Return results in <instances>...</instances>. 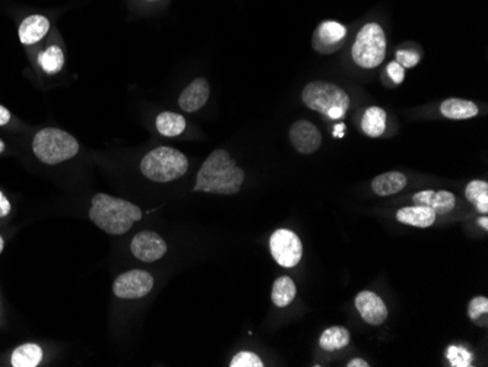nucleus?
I'll list each match as a JSON object with an SVG mask.
<instances>
[{
  "instance_id": "nucleus-36",
  "label": "nucleus",
  "mask_w": 488,
  "mask_h": 367,
  "mask_svg": "<svg viewBox=\"0 0 488 367\" xmlns=\"http://www.w3.org/2000/svg\"><path fill=\"white\" fill-rule=\"evenodd\" d=\"M339 129L343 130V129H344V125H341V126H336V127H335V130H339ZM338 135H339V136H343V132H341V134H338V132H335V136H338Z\"/></svg>"
},
{
  "instance_id": "nucleus-27",
  "label": "nucleus",
  "mask_w": 488,
  "mask_h": 367,
  "mask_svg": "<svg viewBox=\"0 0 488 367\" xmlns=\"http://www.w3.org/2000/svg\"><path fill=\"white\" fill-rule=\"evenodd\" d=\"M231 367H263V361L260 357L251 351H240V353L235 354L231 361Z\"/></svg>"
},
{
  "instance_id": "nucleus-2",
  "label": "nucleus",
  "mask_w": 488,
  "mask_h": 367,
  "mask_svg": "<svg viewBox=\"0 0 488 367\" xmlns=\"http://www.w3.org/2000/svg\"><path fill=\"white\" fill-rule=\"evenodd\" d=\"M141 218V208L126 199L97 194L91 201L90 219L98 228L114 236L127 233Z\"/></svg>"
},
{
  "instance_id": "nucleus-25",
  "label": "nucleus",
  "mask_w": 488,
  "mask_h": 367,
  "mask_svg": "<svg viewBox=\"0 0 488 367\" xmlns=\"http://www.w3.org/2000/svg\"><path fill=\"white\" fill-rule=\"evenodd\" d=\"M38 63L42 68V70L50 73V75L61 72L65 65V56L62 49L57 46H50L49 49L41 52L38 54Z\"/></svg>"
},
{
  "instance_id": "nucleus-26",
  "label": "nucleus",
  "mask_w": 488,
  "mask_h": 367,
  "mask_svg": "<svg viewBox=\"0 0 488 367\" xmlns=\"http://www.w3.org/2000/svg\"><path fill=\"white\" fill-rule=\"evenodd\" d=\"M468 316L477 327L488 325V299L484 296L474 297L468 304Z\"/></svg>"
},
{
  "instance_id": "nucleus-15",
  "label": "nucleus",
  "mask_w": 488,
  "mask_h": 367,
  "mask_svg": "<svg viewBox=\"0 0 488 367\" xmlns=\"http://www.w3.org/2000/svg\"><path fill=\"white\" fill-rule=\"evenodd\" d=\"M50 29V21L42 17V15H31L25 18L19 25V40L25 46H33V44L41 41L47 36Z\"/></svg>"
},
{
  "instance_id": "nucleus-35",
  "label": "nucleus",
  "mask_w": 488,
  "mask_h": 367,
  "mask_svg": "<svg viewBox=\"0 0 488 367\" xmlns=\"http://www.w3.org/2000/svg\"><path fill=\"white\" fill-rule=\"evenodd\" d=\"M3 247H5V240L2 236H0V253L3 252Z\"/></svg>"
},
{
  "instance_id": "nucleus-6",
  "label": "nucleus",
  "mask_w": 488,
  "mask_h": 367,
  "mask_svg": "<svg viewBox=\"0 0 488 367\" xmlns=\"http://www.w3.org/2000/svg\"><path fill=\"white\" fill-rule=\"evenodd\" d=\"M386 47L388 41L383 28L376 22L365 24L359 31L352 46V61L363 69H375L386 57Z\"/></svg>"
},
{
  "instance_id": "nucleus-5",
  "label": "nucleus",
  "mask_w": 488,
  "mask_h": 367,
  "mask_svg": "<svg viewBox=\"0 0 488 367\" xmlns=\"http://www.w3.org/2000/svg\"><path fill=\"white\" fill-rule=\"evenodd\" d=\"M33 151L44 164L56 166L75 157L79 151V143L65 130L46 127L36 134L33 139Z\"/></svg>"
},
{
  "instance_id": "nucleus-1",
  "label": "nucleus",
  "mask_w": 488,
  "mask_h": 367,
  "mask_svg": "<svg viewBox=\"0 0 488 367\" xmlns=\"http://www.w3.org/2000/svg\"><path fill=\"white\" fill-rule=\"evenodd\" d=\"M244 171L231 159L226 150H215L199 169L195 192L235 195L244 182Z\"/></svg>"
},
{
  "instance_id": "nucleus-11",
  "label": "nucleus",
  "mask_w": 488,
  "mask_h": 367,
  "mask_svg": "<svg viewBox=\"0 0 488 367\" xmlns=\"http://www.w3.org/2000/svg\"><path fill=\"white\" fill-rule=\"evenodd\" d=\"M290 141L300 154H315L322 145L320 130L308 120H297L290 129Z\"/></svg>"
},
{
  "instance_id": "nucleus-24",
  "label": "nucleus",
  "mask_w": 488,
  "mask_h": 367,
  "mask_svg": "<svg viewBox=\"0 0 488 367\" xmlns=\"http://www.w3.org/2000/svg\"><path fill=\"white\" fill-rule=\"evenodd\" d=\"M465 198L484 215L488 212V183L485 180H472L465 187Z\"/></svg>"
},
{
  "instance_id": "nucleus-20",
  "label": "nucleus",
  "mask_w": 488,
  "mask_h": 367,
  "mask_svg": "<svg viewBox=\"0 0 488 367\" xmlns=\"http://www.w3.org/2000/svg\"><path fill=\"white\" fill-rule=\"evenodd\" d=\"M42 348L38 344L26 343L19 345L10 356L13 367H37L42 361Z\"/></svg>"
},
{
  "instance_id": "nucleus-9",
  "label": "nucleus",
  "mask_w": 488,
  "mask_h": 367,
  "mask_svg": "<svg viewBox=\"0 0 488 367\" xmlns=\"http://www.w3.org/2000/svg\"><path fill=\"white\" fill-rule=\"evenodd\" d=\"M167 243L155 231H141L130 242V252L142 262H155L167 253Z\"/></svg>"
},
{
  "instance_id": "nucleus-4",
  "label": "nucleus",
  "mask_w": 488,
  "mask_h": 367,
  "mask_svg": "<svg viewBox=\"0 0 488 367\" xmlns=\"http://www.w3.org/2000/svg\"><path fill=\"white\" fill-rule=\"evenodd\" d=\"M187 157L170 146H159L148 153L141 161L142 174L146 179L158 183H168L180 179L187 173Z\"/></svg>"
},
{
  "instance_id": "nucleus-33",
  "label": "nucleus",
  "mask_w": 488,
  "mask_h": 367,
  "mask_svg": "<svg viewBox=\"0 0 488 367\" xmlns=\"http://www.w3.org/2000/svg\"><path fill=\"white\" fill-rule=\"evenodd\" d=\"M348 367H368V363L363 359H352L347 364Z\"/></svg>"
},
{
  "instance_id": "nucleus-29",
  "label": "nucleus",
  "mask_w": 488,
  "mask_h": 367,
  "mask_svg": "<svg viewBox=\"0 0 488 367\" xmlns=\"http://www.w3.org/2000/svg\"><path fill=\"white\" fill-rule=\"evenodd\" d=\"M386 72H388V77L393 81V84L399 85V84L404 82V79H405V68H402L396 61L391 62L388 65Z\"/></svg>"
},
{
  "instance_id": "nucleus-16",
  "label": "nucleus",
  "mask_w": 488,
  "mask_h": 367,
  "mask_svg": "<svg viewBox=\"0 0 488 367\" xmlns=\"http://www.w3.org/2000/svg\"><path fill=\"white\" fill-rule=\"evenodd\" d=\"M436 212L427 207H420V205H414V207H405L396 212V219L399 223L418 227V228H428L436 223Z\"/></svg>"
},
{
  "instance_id": "nucleus-21",
  "label": "nucleus",
  "mask_w": 488,
  "mask_h": 367,
  "mask_svg": "<svg viewBox=\"0 0 488 367\" xmlns=\"http://www.w3.org/2000/svg\"><path fill=\"white\" fill-rule=\"evenodd\" d=\"M351 341L349 331L345 327H331L328 329H324L323 334L320 335L319 345L324 351H338L345 348Z\"/></svg>"
},
{
  "instance_id": "nucleus-13",
  "label": "nucleus",
  "mask_w": 488,
  "mask_h": 367,
  "mask_svg": "<svg viewBox=\"0 0 488 367\" xmlns=\"http://www.w3.org/2000/svg\"><path fill=\"white\" fill-rule=\"evenodd\" d=\"M414 205L427 207L436 212V215H445L455 210L456 198L449 190H421L412 196Z\"/></svg>"
},
{
  "instance_id": "nucleus-14",
  "label": "nucleus",
  "mask_w": 488,
  "mask_h": 367,
  "mask_svg": "<svg viewBox=\"0 0 488 367\" xmlns=\"http://www.w3.org/2000/svg\"><path fill=\"white\" fill-rule=\"evenodd\" d=\"M211 95L210 82L205 78H198L189 84L179 97V106L186 113H195L208 102Z\"/></svg>"
},
{
  "instance_id": "nucleus-3",
  "label": "nucleus",
  "mask_w": 488,
  "mask_h": 367,
  "mask_svg": "<svg viewBox=\"0 0 488 367\" xmlns=\"http://www.w3.org/2000/svg\"><path fill=\"white\" fill-rule=\"evenodd\" d=\"M301 98L310 110L319 111L331 120L343 119L351 104L349 95L343 88L328 81H313L307 84Z\"/></svg>"
},
{
  "instance_id": "nucleus-28",
  "label": "nucleus",
  "mask_w": 488,
  "mask_h": 367,
  "mask_svg": "<svg viewBox=\"0 0 488 367\" xmlns=\"http://www.w3.org/2000/svg\"><path fill=\"white\" fill-rule=\"evenodd\" d=\"M421 61V56L416 50H398L396 52V62L402 68H414Z\"/></svg>"
},
{
  "instance_id": "nucleus-23",
  "label": "nucleus",
  "mask_w": 488,
  "mask_h": 367,
  "mask_svg": "<svg viewBox=\"0 0 488 367\" xmlns=\"http://www.w3.org/2000/svg\"><path fill=\"white\" fill-rule=\"evenodd\" d=\"M186 129V119L183 116L171 113V111H164L157 117V130L161 135L173 138L182 135Z\"/></svg>"
},
{
  "instance_id": "nucleus-34",
  "label": "nucleus",
  "mask_w": 488,
  "mask_h": 367,
  "mask_svg": "<svg viewBox=\"0 0 488 367\" xmlns=\"http://www.w3.org/2000/svg\"><path fill=\"white\" fill-rule=\"evenodd\" d=\"M478 224H480L484 230H488V218H487V215H484L482 218L478 219Z\"/></svg>"
},
{
  "instance_id": "nucleus-7",
  "label": "nucleus",
  "mask_w": 488,
  "mask_h": 367,
  "mask_svg": "<svg viewBox=\"0 0 488 367\" xmlns=\"http://www.w3.org/2000/svg\"><path fill=\"white\" fill-rule=\"evenodd\" d=\"M269 251L278 265L284 268L297 267L303 258L300 237L291 230L279 228L269 239Z\"/></svg>"
},
{
  "instance_id": "nucleus-22",
  "label": "nucleus",
  "mask_w": 488,
  "mask_h": 367,
  "mask_svg": "<svg viewBox=\"0 0 488 367\" xmlns=\"http://www.w3.org/2000/svg\"><path fill=\"white\" fill-rule=\"evenodd\" d=\"M297 295V287L290 276H279L272 287V302L276 307H287L291 304Z\"/></svg>"
},
{
  "instance_id": "nucleus-12",
  "label": "nucleus",
  "mask_w": 488,
  "mask_h": 367,
  "mask_svg": "<svg viewBox=\"0 0 488 367\" xmlns=\"http://www.w3.org/2000/svg\"><path fill=\"white\" fill-rule=\"evenodd\" d=\"M356 307L368 325L379 327L388 319V307L383 299L373 291H360L356 297Z\"/></svg>"
},
{
  "instance_id": "nucleus-19",
  "label": "nucleus",
  "mask_w": 488,
  "mask_h": 367,
  "mask_svg": "<svg viewBox=\"0 0 488 367\" xmlns=\"http://www.w3.org/2000/svg\"><path fill=\"white\" fill-rule=\"evenodd\" d=\"M386 111L380 107H368L361 119V130L370 138H379L386 130Z\"/></svg>"
},
{
  "instance_id": "nucleus-8",
  "label": "nucleus",
  "mask_w": 488,
  "mask_h": 367,
  "mask_svg": "<svg viewBox=\"0 0 488 367\" xmlns=\"http://www.w3.org/2000/svg\"><path fill=\"white\" fill-rule=\"evenodd\" d=\"M154 288V278L150 272L142 270H132L116 278L113 292L116 297L123 300L142 299L150 295Z\"/></svg>"
},
{
  "instance_id": "nucleus-31",
  "label": "nucleus",
  "mask_w": 488,
  "mask_h": 367,
  "mask_svg": "<svg viewBox=\"0 0 488 367\" xmlns=\"http://www.w3.org/2000/svg\"><path fill=\"white\" fill-rule=\"evenodd\" d=\"M10 212V203L3 195V192H0V217H6Z\"/></svg>"
},
{
  "instance_id": "nucleus-32",
  "label": "nucleus",
  "mask_w": 488,
  "mask_h": 367,
  "mask_svg": "<svg viewBox=\"0 0 488 367\" xmlns=\"http://www.w3.org/2000/svg\"><path fill=\"white\" fill-rule=\"evenodd\" d=\"M10 120V113L6 107L3 106H0V126H5L8 125Z\"/></svg>"
},
{
  "instance_id": "nucleus-37",
  "label": "nucleus",
  "mask_w": 488,
  "mask_h": 367,
  "mask_svg": "<svg viewBox=\"0 0 488 367\" xmlns=\"http://www.w3.org/2000/svg\"><path fill=\"white\" fill-rule=\"evenodd\" d=\"M5 151V142L0 139V154H2Z\"/></svg>"
},
{
  "instance_id": "nucleus-17",
  "label": "nucleus",
  "mask_w": 488,
  "mask_h": 367,
  "mask_svg": "<svg viewBox=\"0 0 488 367\" xmlns=\"http://www.w3.org/2000/svg\"><path fill=\"white\" fill-rule=\"evenodd\" d=\"M440 113L450 120H466L472 119L480 113L475 102L461 100V98H449L441 102Z\"/></svg>"
},
{
  "instance_id": "nucleus-18",
  "label": "nucleus",
  "mask_w": 488,
  "mask_h": 367,
  "mask_svg": "<svg viewBox=\"0 0 488 367\" xmlns=\"http://www.w3.org/2000/svg\"><path fill=\"white\" fill-rule=\"evenodd\" d=\"M408 180L404 173L399 171H388L379 174L372 182L373 192L379 196H391L405 189Z\"/></svg>"
},
{
  "instance_id": "nucleus-30",
  "label": "nucleus",
  "mask_w": 488,
  "mask_h": 367,
  "mask_svg": "<svg viewBox=\"0 0 488 367\" xmlns=\"http://www.w3.org/2000/svg\"><path fill=\"white\" fill-rule=\"evenodd\" d=\"M455 348V351H456V356L453 357V356H449V359H450V361H452V366H469V361L468 360H465V359H462V356L464 354H468L466 353V351L465 350H461V348H456V347H453Z\"/></svg>"
},
{
  "instance_id": "nucleus-10",
  "label": "nucleus",
  "mask_w": 488,
  "mask_h": 367,
  "mask_svg": "<svg viewBox=\"0 0 488 367\" xmlns=\"http://www.w3.org/2000/svg\"><path fill=\"white\" fill-rule=\"evenodd\" d=\"M347 37V28L335 21L322 22L313 34V47L322 54H331L341 49Z\"/></svg>"
}]
</instances>
